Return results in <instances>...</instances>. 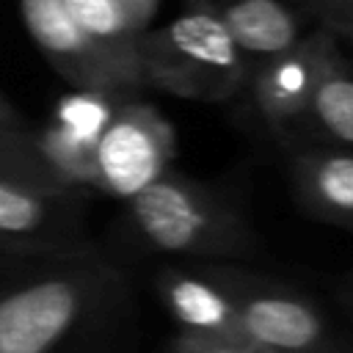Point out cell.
I'll list each match as a JSON object with an SVG mask.
<instances>
[{
    "instance_id": "cell-10",
    "label": "cell",
    "mask_w": 353,
    "mask_h": 353,
    "mask_svg": "<svg viewBox=\"0 0 353 353\" xmlns=\"http://www.w3.org/2000/svg\"><path fill=\"white\" fill-rule=\"evenodd\" d=\"M163 303L185 334L234 339V298L229 279L165 270L157 281ZM240 345V342H237Z\"/></svg>"
},
{
    "instance_id": "cell-18",
    "label": "cell",
    "mask_w": 353,
    "mask_h": 353,
    "mask_svg": "<svg viewBox=\"0 0 353 353\" xmlns=\"http://www.w3.org/2000/svg\"><path fill=\"white\" fill-rule=\"evenodd\" d=\"M0 130H11V132H33L36 127H30V124L22 119V113L0 97Z\"/></svg>"
},
{
    "instance_id": "cell-11",
    "label": "cell",
    "mask_w": 353,
    "mask_h": 353,
    "mask_svg": "<svg viewBox=\"0 0 353 353\" xmlns=\"http://www.w3.org/2000/svg\"><path fill=\"white\" fill-rule=\"evenodd\" d=\"M215 11L243 55H259L265 61L301 39L292 11L279 0H232L221 8L215 6Z\"/></svg>"
},
{
    "instance_id": "cell-3",
    "label": "cell",
    "mask_w": 353,
    "mask_h": 353,
    "mask_svg": "<svg viewBox=\"0 0 353 353\" xmlns=\"http://www.w3.org/2000/svg\"><path fill=\"white\" fill-rule=\"evenodd\" d=\"M130 218L152 248L168 254L232 259L256 248L245 218L232 201L174 171L130 199Z\"/></svg>"
},
{
    "instance_id": "cell-5",
    "label": "cell",
    "mask_w": 353,
    "mask_h": 353,
    "mask_svg": "<svg viewBox=\"0 0 353 353\" xmlns=\"http://www.w3.org/2000/svg\"><path fill=\"white\" fill-rule=\"evenodd\" d=\"M0 254L25 262L91 256L80 188L36 190L0 179Z\"/></svg>"
},
{
    "instance_id": "cell-1",
    "label": "cell",
    "mask_w": 353,
    "mask_h": 353,
    "mask_svg": "<svg viewBox=\"0 0 353 353\" xmlns=\"http://www.w3.org/2000/svg\"><path fill=\"white\" fill-rule=\"evenodd\" d=\"M121 276L94 254L0 281V353H63L108 309Z\"/></svg>"
},
{
    "instance_id": "cell-8",
    "label": "cell",
    "mask_w": 353,
    "mask_h": 353,
    "mask_svg": "<svg viewBox=\"0 0 353 353\" xmlns=\"http://www.w3.org/2000/svg\"><path fill=\"white\" fill-rule=\"evenodd\" d=\"M334 50L331 33L323 28L309 39H298L290 50L265 58L251 74V94L262 119L281 132L306 116L323 61Z\"/></svg>"
},
{
    "instance_id": "cell-19",
    "label": "cell",
    "mask_w": 353,
    "mask_h": 353,
    "mask_svg": "<svg viewBox=\"0 0 353 353\" xmlns=\"http://www.w3.org/2000/svg\"><path fill=\"white\" fill-rule=\"evenodd\" d=\"M36 265H44V262H25V259H14V256H3V254H0V276H3V279L11 276V273L36 268Z\"/></svg>"
},
{
    "instance_id": "cell-12",
    "label": "cell",
    "mask_w": 353,
    "mask_h": 353,
    "mask_svg": "<svg viewBox=\"0 0 353 353\" xmlns=\"http://www.w3.org/2000/svg\"><path fill=\"white\" fill-rule=\"evenodd\" d=\"M69 17L99 44L138 58V39L149 30L157 0H61Z\"/></svg>"
},
{
    "instance_id": "cell-16",
    "label": "cell",
    "mask_w": 353,
    "mask_h": 353,
    "mask_svg": "<svg viewBox=\"0 0 353 353\" xmlns=\"http://www.w3.org/2000/svg\"><path fill=\"white\" fill-rule=\"evenodd\" d=\"M328 33H339L353 41V0H312Z\"/></svg>"
},
{
    "instance_id": "cell-4",
    "label": "cell",
    "mask_w": 353,
    "mask_h": 353,
    "mask_svg": "<svg viewBox=\"0 0 353 353\" xmlns=\"http://www.w3.org/2000/svg\"><path fill=\"white\" fill-rule=\"evenodd\" d=\"M19 8L33 44L77 91L132 99V94L146 85L141 61L119 55L91 39L61 0H19Z\"/></svg>"
},
{
    "instance_id": "cell-20",
    "label": "cell",
    "mask_w": 353,
    "mask_h": 353,
    "mask_svg": "<svg viewBox=\"0 0 353 353\" xmlns=\"http://www.w3.org/2000/svg\"><path fill=\"white\" fill-rule=\"evenodd\" d=\"M243 353H284V350H270V347H243ZM317 353H334L331 347H325V350H317Z\"/></svg>"
},
{
    "instance_id": "cell-14",
    "label": "cell",
    "mask_w": 353,
    "mask_h": 353,
    "mask_svg": "<svg viewBox=\"0 0 353 353\" xmlns=\"http://www.w3.org/2000/svg\"><path fill=\"white\" fill-rule=\"evenodd\" d=\"M39 149L47 165L58 174L66 188H97V141L74 132L72 127L52 121L44 130H36Z\"/></svg>"
},
{
    "instance_id": "cell-13",
    "label": "cell",
    "mask_w": 353,
    "mask_h": 353,
    "mask_svg": "<svg viewBox=\"0 0 353 353\" xmlns=\"http://www.w3.org/2000/svg\"><path fill=\"white\" fill-rule=\"evenodd\" d=\"M303 119H312L325 138L353 149V74L336 50H331L323 61Z\"/></svg>"
},
{
    "instance_id": "cell-6",
    "label": "cell",
    "mask_w": 353,
    "mask_h": 353,
    "mask_svg": "<svg viewBox=\"0 0 353 353\" xmlns=\"http://www.w3.org/2000/svg\"><path fill=\"white\" fill-rule=\"evenodd\" d=\"M174 154V127L152 105L124 99L97 138V188L130 201L168 171Z\"/></svg>"
},
{
    "instance_id": "cell-15",
    "label": "cell",
    "mask_w": 353,
    "mask_h": 353,
    "mask_svg": "<svg viewBox=\"0 0 353 353\" xmlns=\"http://www.w3.org/2000/svg\"><path fill=\"white\" fill-rule=\"evenodd\" d=\"M0 179L36 190H69L58 179V174L47 165L36 141V130L33 132L0 130Z\"/></svg>"
},
{
    "instance_id": "cell-9",
    "label": "cell",
    "mask_w": 353,
    "mask_h": 353,
    "mask_svg": "<svg viewBox=\"0 0 353 353\" xmlns=\"http://www.w3.org/2000/svg\"><path fill=\"white\" fill-rule=\"evenodd\" d=\"M292 188L301 207L323 223L353 234V152L306 149L292 157Z\"/></svg>"
},
{
    "instance_id": "cell-7",
    "label": "cell",
    "mask_w": 353,
    "mask_h": 353,
    "mask_svg": "<svg viewBox=\"0 0 353 353\" xmlns=\"http://www.w3.org/2000/svg\"><path fill=\"white\" fill-rule=\"evenodd\" d=\"M234 298V339L284 353L325 350V323L301 295L248 279H229Z\"/></svg>"
},
{
    "instance_id": "cell-17",
    "label": "cell",
    "mask_w": 353,
    "mask_h": 353,
    "mask_svg": "<svg viewBox=\"0 0 353 353\" xmlns=\"http://www.w3.org/2000/svg\"><path fill=\"white\" fill-rule=\"evenodd\" d=\"M245 345L221 339V336H201V334H185L179 331L171 342V353H243Z\"/></svg>"
},
{
    "instance_id": "cell-2",
    "label": "cell",
    "mask_w": 353,
    "mask_h": 353,
    "mask_svg": "<svg viewBox=\"0 0 353 353\" xmlns=\"http://www.w3.org/2000/svg\"><path fill=\"white\" fill-rule=\"evenodd\" d=\"M135 47L143 83L182 99L226 102L248 80L245 55L210 0H193L168 25L146 30Z\"/></svg>"
}]
</instances>
